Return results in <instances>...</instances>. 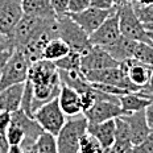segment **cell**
I'll return each mask as SVG.
<instances>
[{"instance_id":"22","label":"cell","mask_w":153,"mask_h":153,"mask_svg":"<svg viewBox=\"0 0 153 153\" xmlns=\"http://www.w3.org/2000/svg\"><path fill=\"white\" fill-rule=\"evenodd\" d=\"M119 99H120V107L124 111V115L144 111L148 107V104L151 103V100L148 98H145L144 95H141L140 92H128V94H124L122 97H119Z\"/></svg>"},{"instance_id":"32","label":"cell","mask_w":153,"mask_h":153,"mask_svg":"<svg viewBox=\"0 0 153 153\" xmlns=\"http://www.w3.org/2000/svg\"><path fill=\"white\" fill-rule=\"evenodd\" d=\"M13 50H15V46H13L12 41L9 40L8 37L4 42L0 44V75H1L3 69H4V66H5V63H7V61L9 59V57L12 56Z\"/></svg>"},{"instance_id":"44","label":"cell","mask_w":153,"mask_h":153,"mask_svg":"<svg viewBox=\"0 0 153 153\" xmlns=\"http://www.w3.org/2000/svg\"><path fill=\"white\" fill-rule=\"evenodd\" d=\"M129 0H114V4H115V7H122V5H124V4H127Z\"/></svg>"},{"instance_id":"18","label":"cell","mask_w":153,"mask_h":153,"mask_svg":"<svg viewBox=\"0 0 153 153\" xmlns=\"http://www.w3.org/2000/svg\"><path fill=\"white\" fill-rule=\"evenodd\" d=\"M25 82L24 83L9 86L5 90L0 91V111H7V112L12 114L15 111L20 110L21 99H23L24 95Z\"/></svg>"},{"instance_id":"33","label":"cell","mask_w":153,"mask_h":153,"mask_svg":"<svg viewBox=\"0 0 153 153\" xmlns=\"http://www.w3.org/2000/svg\"><path fill=\"white\" fill-rule=\"evenodd\" d=\"M128 153H153V129L141 144L132 145Z\"/></svg>"},{"instance_id":"37","label":"cell","mask_w":153,"mask_h":153,"mask_svg":"<svg viewBox=\"0 0 153 153\" xmlns=\"http://www.w3.org/2000/svg\"><path fill=\"white\" fill-rule=\"evenodd\" d=\"M12 114L7 111H0V135H5L11 126Z\"/></svg>"},{"instance_id":"8","label":"cell","mask_w":153,"mask_h":153,"mask_svg":"<svg viewBox=\"0 0 153 153\" xmlns=\"http://www.w3.org/2000/svg\"><path fill=\"white\" fill-rule=\"evenodd\" d=\"M28 81H30L32 85L62 83L59 70L56 66V63L44 58L30 63L29 71H28Z\"/></svg>"},{"instance_id":"26","label":"cell","mask_w":153,"mask_h":153,"mask_svg":"<svg viewBox=\"0 0 153 153\" xmlns=\"http://www.w3.org/2000/svg\"><path fill=\"white\" fill-rule=\"evenodd\" d=\"M37 148L38 153H58L56 136L52 133L42 132L37 139Z\"/></svg>"},{"instance_id":"41","label":"cell","mask_w":153,"mask_h":153,"mask_svg":"<svg viewBox=\"0 0 153 153\" xmlns=\"http://www.w3.org/2000/svg\"><path fill=\"white\" fill-rule=\"evenodd\" d=\"M9 143L5 135H0V153H8L9 151Z\"/></svg>"},{"instance_id":"11","label":"cell","mask_w":153,"mask_h":153,"mask_svg":"<svg viewBox=\"0 0 153 153\" xmlns=\"http://www.w3.org/2000/svg\"><path fill=\"white\" fill-rule=\"evenodd\" d=\"M120 27H119V15L117 9L106 19L103 24L98 28L92 34H90V41L94 46H107L116 41L120 37Z\"/></svg>"},{"instance_id":"47","label":"cell","mask_w":153,"mask_h":153,"mask_svg":"<svg viewBox=\"0 0 153 153\" xmlns=\"http://www.w3.org/2000/svg\"><path fill=\"white\" fill-rule=\"evenodd\" d=\"M5 40H7V37H5V36H3V34L0 33V44H1V42H4Z\"/></svg>"},{"instance_id":"48","label":"cell","mask_w":153,"mask_h":153,"mask_svg":"<svg viewBox=\"0 0 153 153\" xmlns=\"http://www.w3.org/2000/svg\"><path fill=\"white\" fill-rule=\"evenodd\" d=\"M148 37L151 38V41H152V44H153V33H151V32H148Z\"/></svg>"},{"instance_id":"15","label":"cell","mask_w":153,"mask_h":153,"mask_svg":"<svg viewBox=\"0 0 153 153\" xmlns=\"http://www.w3.org/2000/svg\"><path fill=\"white\" fill-rule=\"evenodd\" d=\"M123 116L129 126L132 145L141 144V143L148 137L149 133L152 132V129L149 128L148 123H146L145 112L144 111H139V112H135V114L123 115Z\"/></svg>"},{"instance_id":"25","label":"cell","mask_w":153,"mask_h":153,"mask_svg":"<svg viewBox=\"0 0 153 153\" xmlns=\"http://www.w3.org/2000/svg\"><path fill=\"white\" fill-rule=\"evenodd\" d=\"M115 143L132 146L131 129L124 116H119L115 119Z\"/></svg>"},{"instance_id":"16","label":"cell","mask_w":153,"mask_h":153,"mask_svg":"<svg viewBox=\"0 0 153 153\" xmlns=\"http://www.w3.org/2000/svg\"><path fill=\"white\" fill-rule=\"evenodd\" d=\"M58 102L63 114L68 117L83 114L81 106V94L73 87H70V86L62 85L61 91H59L58 95Z\"/></svg>"},{"instance_id":"23","label":"cell","mask_w":153,"mask_h":153,"mask_svg":"<svg viewBox=\"0 0 153 153\" xmlns=\"http://www.w3.org/2000/svg\"><path fill=\"white\" fill-rule=\"evenodd\" d=\"M70 50H71L70 46L62 40V38L54 37L48 42V45L45 46V49H44L42 58L48 59V61L56 62V61H58V59L63 58L66 54H69Z\"/></svg>"},{"instance_id":"34","label":"cell","mask_w":153,"mask_h":153,"mask_svg":"<svg viewBox=\"0 0 153 153\" xmlns=\"http://www.w3.org/2000/svg\"><path fill=\"white\" fill-rule=\"evenodd\" d=\"M95 103H97V99H95V95H94V88H92V86H91L90 90H87V91H85L81 94L82 111H83V112L88 111Z\"/></svg>"},{"instance_id":"40","label":"cell","mask_w":153,"mask_h":153,"mask_svg":"<svg viewBox=\"0 0 153 153\" xmlns=\"http://www.w3.org/2000/svg\"><path fill=\"white\" fill-rule=\"evenodd\" d=\"M144 112H145V119H146L149 128L153 129V102H151L148 104V107L144 110Z\"/></svg>"},{"instance_id":"7","label":"cell","mask_w":153,"mask_h":153,"mask_svg":"<svg viewBox=\"0 0 153 153\" xmlns=\"http://www.w3.org/2000/svg\"><path fill=\"white\" fill-rule=\"evenodd\" d=\"M86 79L90 83H103V85H111L116 87L124 88L128 92H139L140 88L135 86L129 81V78L124 73V70L119 66L116 68H108V69H100V70H90V71L83 73Z\"/></svg>"},{"instance_id":"42","label":"cell","mask_w":153,"mask_h":153,"mask_svg":"<svg viewBox=\"0 0 153 153\" xmlns=\"http://www.w3.org/2000/svg\"><path fill=\"white\" fill-rule=\"evenodd\" d=\"M139 92H141L143 95H148V94H152L153 92V68H152V74H151V79H149L148 85H146L144 88H141Z\"/></svg>"},{"instance_id":"24","label":"cell","mask_w":153,"mask_h":153,"mask_svg":"<svg viewBox=\"0 0 153 153\" xmlns=\"http://www.w3.org/2000/svg\"><path fill=\"white\" fill-rule=\"evenodd\" d=\"M58 70L66 73H81L82 71V54L70 50L63 58L54 62Z\"/></svg>"},{"instance_id":"28","label":"cell","mask_w":153,"mask_h":153,"mask_svg":"<svg viewBox=\"0 0 153 153\" xmlns=\"http://www.w3.org/2000/svg\"><path fill=\"white\" fill-rule=\"evenodd\" d=\"M104 149L100 145L91 133H86L83 137L81 139V144H79V151L78 153H103Z\"/></svg>"},{"instance_id":"21","label":"cell","mask_w":153,"mask_h":153,"mask_svg":"<svg viewBox=\"0 0 153 153\" xmlns=\"http://www.w3.org/2000/svg\"><path fill=\"white\" fill-rule=\"evenodd\" d=\"M21 5L25 15H32L42 19L57 17L50 0H21Z\"/></svg>"},{"instance_id":"14","label":"cell","mask_w":153,"mask_h":153,"mask_svg":"<svg viewBox=\"0 0 153 153\" xmlns=\"http://www.w3.org/2000/svg\"><path fill=\"white\" fill-rule=\"evenodd\" d=\"M120 68L124 70V73L129 78V81L141 90L148 85L149 79H151L153 66L139 62L135 58H129L120 63Z\"/></svg>"},{"instance_id":"46","label":"cell","mask_w":153,"mask_h":153,"mask_svg":"<svg viewBox=\"0 0 153 153\" xmlns=\"http://www.w3.org/2000/svg\"><path fill=\"white\" fill-rule=\"evenodd\" d=\"M144 28L146 32H151L153 33V23H149V24H144Z\"/></svg>"},{"instance_id":"45","label":"cell","mask_w":153,"mask_h":153,"mask_svg":"<svg viewBox=\"0 0 153 153\" xmlns=\"http://www.w3.org/2000/svg\"><path fill=\"white\" fill-rule=\"evenodd\" d=\"M129 1L135 4H149V3H153V0H129Z\"/></svg>"},{"instance_id":"31","label":"cell","mask_w":153,"mask_h":153,"mask_svg":"<svg viewBox=\"0 0 153 153\" xmlns=\"http://www.w3.org/2000/svg\"><path fill=\"white\" fill-rule=\"evenodd\" d=\"M5 137H7L9 145H21V143L25 139V133L21 129V127L11 122V126H9L7 133H5Z\"/></svg>"},{"instance_id":"2","label":"cell","mask_w":153,"mask_h":153,"mask_svg":"<svg viewBox=\"0 0 153 153\" xmlns=\"http://www.w3.org/2000/svg\"><path fill=\"white\" fill-rule=\"evenodd\" d=\"M57 30L58 37L68 44L70 49L81 53L82 56L94 46L90 41V36L68 13L57 16Z\"/></svg>"},{"instance_id":"35","label":"cell","mask_w":153,"mask_h":153,"mask_svg":"<svg viewBox=\"0 0 153 153\" xmlns=\"http://www.w3.org/2000/svg\"><path fill=\"white\" fill-rule=\"evenodd\" d=\"M90 7V0H69L68 13H79Z\"/></svg>"},{"instance_id":"38","label":"cell","mask_w":153,"mask_h":153,"mask_svg":"<svg viewBox=\"0 0 153 153\" xmlns=\"http://www.w3.org/2000/svg\"><path fill=\"white\" fill-rule=\"evenodd\" d=\"M90 7L98 9H114L116 8L114 0H90Z\"/></svg>"},{"instance_id":"39","label":"cell","mask_w":153,"mask_h":153,"mask_svg":"<svg viewBox=\"0 0 153 153\" xmlns=\"http://www.w3.org/2000/svg\"><path fill=\"white\" fill-rule=\"evenodd\" d=\"M21 152L23 153H38L37 141H32V140H24L20 145Z\"/></svg>"},{"instance_id":"43","label":"cell","mask_w":153,"mask_h":153,"mask_svg":"<svg viewBox=\"0 0 153 153\" xmlns=\"http://www.w3.org/2000/svg\"><path fill=\"white\" fill-rule=\"evenodd\" d=\"M8 153H23V152H21L20 145H11V146H9Z\"/></svg>"},{"instance_id":"27","label":"cell","mask_w":153,"mask_h":153,"mask_svg":"<svg viewBox=\"0 0 153 153\" xmlns=\"http://www.w3.org/2000/svg\"><path fill=\"white\" fill-rule=\"evenodd\" d=\"M133 58L137 59L139 62L145 63V65L153 66V45L137 41V45H136Z\"/></svg>"},{"instance_id":"5","label":"cell","mask_w":153,"mask_h":153,"mask_svg":"<svg viewBox=\"0 0 153 153\" xmlns=\"http://www.w3.org/2000/svg\"><path fill=\"white\" fill-rule=\"evenodd\" d=\"M117 15H119V27L120 33L123 36L132 38L140 42H146L153 45L151 38L148 37V32L145 30L144 24L140 21L133 8L132 3L128 1L127 4L117 7Z\"/></svg>"},{"instance_id":"4","label":"cell","mask_w":153,"mask_h":153,"mask_svg":"<svg viewBox=\"0 0 153 153\" xmlns=\"http://www.w3.org/2000/svg\"><path fill=\"white\" fill-rule=\"evenodd\" d=\"M30 63V59L25 56L23 50L16 48L0 75V91L5 90L9 86L24 83L28 79Z\"/></svg>"},{"instance_id":"20","label":"cell","mask_w":153,"mask_h":153,"mask_svg":"<svg viewBox=\"0 0 153 153\" xmlns=\"http://www.w3.org/2000/svg\"><path fill=\"white\" fill-rule=\"evenodd\" d=\"M12 123L17 124L19 127H21V129L25 133L24 140H32V141H37V139L40 137V135L44 132V129L41 128V126L37 123L36 119L28 116L23 110H17L15 112H12Z\"/></svg>"},{"instance_id":"17","label":"cell","mask_w":153,"mask_h":153,"mask_svg":"<svg viewBox=\"0 0 153 153\" xmlns=\"http://www.w3.org/2000/svg\"><path fill=\"white\" fill-rule=\"evenodd\" d=\"M136 45H137V41L120 34V37L116 41H114L110 45L104 46V49L111 54V57L114 59H116L119 63H122L126 59L133 58Z\"/></svg>"},{"instance_id":"13","label":"cell","mask_w":153,"mask_h":153,"mask_svg":"<svg viewBox=\"0 0 153 153\" xmlns=\"http://www.w3.org/2000/svg\"><path fill=\"white\" fill-rule=\"evenodd\" d=\"M83 114L87 117L88 123H103V122H107V120H112L119 116H123L124 111L122 110L120 104L117 103L99 100L90 110Z\"/></svg>"},{"instance_id":"19","label":"cell","mask_w":153,"mask_h":153,"mask_svg":"<svg viewBox=\"0 0 153 153\" xmlns=\"http://www.w3.org/2000/svg\"><path fill=\"white\" fill-rule=\"evenodd\" d=\"M87 132L91 133L103 149H108L115 144V119L103 123H88Z\"/></svg>"},{"instance_id":"3","label":"cell","mask_w":153,"mask_h":153,"mask_svg":"<svg viewBox=\"0 0 153 153\" xmlns=\"http://www.w3.org/2000/svg\"><path fill=\"white\" fill-rule=\"evenodd\" d=\"M56 21H57V17L42 19V17H36V16L24 13L23 17L20 19V21L17 23V25L15 27L12 34L8 38L12 41L15 49L16 48L21 49V48L27 46L41 30L45 29L48 25L56 23Z\"/></svg>"},{"instance_id":"29","label":"cell","mask_w":153,"mask_h":153,"mask_svg":"<svg viewBox=\"0 0 153 153\" xmlns=\"http://www.w3.org/2000/svg\"><path fill=\"white\" fill-rule=\"evenodd\" d=\"M33 102H34L33 87H32L30 82L27 79V82H25V88H24V95H23V99H21V106H20V108L28 115V116H30V117H33V119H34Z\"/></svg>"},{"instance_id":"6","label":"cell","mask_w":153,"mask_h":153,"mask_svg":"<svg viewBox=\"0 0 153 153\" xmlns=\"http://www.w3.org/2000/svg\"><path fill=\"white\" fill-rule=\"evenodd\" d=\"M34 119L37 123L41 126L44 132L52 133V135L57 136L62 127L65 126L68 116L63 114L61 106H59L58 98L53 99L48 103L42 104L34 114Z\"/></svg>"},{"instance_id":"12","label":"cell","mask_w":153,"mask_h":153,"mask_svg":"<svg viewBox=\"0 0 153 153\" xmlns=\"http://www.w3.org/2000/svg\"><path fill=\"white\" fill-rule=\"evenodd\" d=\"M120 63L111 57V54L102 46H92L86 54L82 56V71L100 70L116 68Z\"/></svg>"},{"instance_id":"36","label":"cell","mask_w":153,"mask_h":153,"mask_svg":"<svg viewBox=\"0 0 153 153\" xmlns=\"http://www.w3.org/2000/svg\"><path fill=\"white\" fill-rule=\"evenodd\" d=\"M50 1L57 16L66 15L69 12V0H50Z\"/></svg>"},{"instance_id":"10","label":"cell","mask_w":153,"mask_h":153,"mask_svg":"<svg viewBox=\"0 0 153 153\" xmlns=\"http://www.w3.org/2000/svg\"><path fill=\"white\" fill-rule=\"evenodd\" d=\"M117 8L114 9H98L94 7H88L79 13H68L86 33L90 36L102 24L106 21V19L111 13H114Z\"/></svg>"},{"instance_id":"1","label":"cell","mask_w":153,"mask_h":153,"mask_svg":"<svg viewBox=\"0 0 153 153\" xmlns=\"http://www.w3.org/2000/svg\"><path fill=\"white\" fill-rule=\"evenodd\" d=\"M88 120L85 114L70 116L56 136L58 153H78L81 139L87 133Z\"/></svg>"},{"instance_id":"9","label":"cell","mask_w":153,"mask_h":153,"mask_svg":"<svg viewBox=\"0 0 153 153\" xmlns=\"http://www.w3.org/2000/svg\"><path fill=\"white\" fill-rule=\"evenodd\" d=\"M23 15L21 0H0V33L11 36Z\"/></svg>"},{"instance_id":"30","label":"cell","mask_w":153,"mask_h":153,"mask_svg":"<svg viewBox=\"0 0 153 153\" xmlns=\"http://www.w3.org/2000/svg\"><path fill=\"white\" fill-rule=\"evenodd\" d=\"M132 5L143 24L153 23V3H149V4H135V3H132Z\"/></svg>"}]
</instances>
